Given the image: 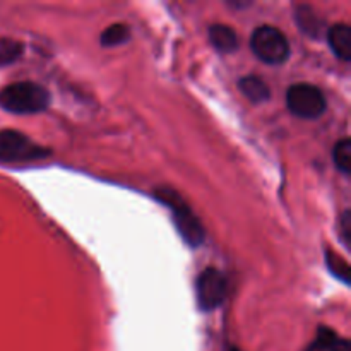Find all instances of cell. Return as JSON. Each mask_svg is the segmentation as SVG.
Returning <instances> with one entry per match:
<instances>
[{"mask_svg":"<svg viewBox=\"0 0 351 351\" xmlns=\"http://www.w3.org/2000/svg\"><path fill=\"white\" fill-rule=\"evenodd\" d=\"M50 103V93L36 82L24 81L5 86L0 91V108L10 113H40Z\"/></svg>","mask_w":351,"mask_h":351,"instance_id":"obj_1","label":"cell"},{"mask_svg":"<svg viewBox=\"0 0 351 351\" xmlns=\"http://www.w3.org/2000/svg\"><path fill=\"white\" fill-rule=\"evenodd\" d=\"M156 197L158 201L163 202L165 206L171 209L175 218V226L180 232L182 239L192 247H199L202 242H204V228H202L201 221H199L197 216L192 213V209L189 208L187 202L173 191V189L160 187L156 189Z\"/></svg>","mask_w":351,"mask_h":351,"instance_id":"obj_2","label":"cell"},{"mask_svg":"<svg viewBox=\"0 0 351 351\" xmlns=\"http://www.w3.org/2000/svg\"><path fill=\"white\" fill-rule=\"evenodd\" d=\"M254 55L264 64L280 65L290 57V43L287 36L274 26H259L250 36Z\"/></svg>","mask_w":351,"mask_h":351,"instance_id":"obj_3","label":"cell"},{"mask_svg":"<svg viewBox=\"0 0 351 351\" xmlns=\"http://www.w3.org/2000/svg\"><path fill=\"white\" fill-rule=\"evenodd\" d=\"M50 151L17 130H0V163H21L48 156Z\"/></svg>","mask_w":351,"mask_h":351,"instance_id":"obj_4","label":"cell"},{"mask_svg":"<svg viewBox=\"0 0 351 351\" xmlns=\"http://www.w3.org/2000/svg\"><path fill=\"white\" fill-rule=\"evenodd\" d=\"M288 110L305 120L319 119L326 112V98L317 86L295 84L287 93Z\"/></svg>","mask_w":351,"mask_h":351,"instance_id":"obj_5","label":"cell"},{"mask_svg":"<svg viewBox=\"0 0 351 351\" xmlns=\"http://www.w3.org/2000/svg\"><path fill=\"white\" fill-rule=\"evenodd\" d=\"M195 291H197L199 307L206 312L215 311L225 302L228 295V281L221 271L208 267L199 274Z\"/></svg>","mask_w":351,"mask_h":351,"instance_id":"obj_6","label":"cell"},{"mask_svg":"<svg viewBox=\"0 0 351 351\" xmlns=\"http://www.w3.org/2000/svg\"><path fill=\"white\" fill-rule=\"evenodd\" d=\"M328 43L339 60H351V27L348 24H335L328 31Z\"/></svg>","mask_w":351,"mask_h":351,"instance_id":"obj_7","label":"cell"},{"mask_svg":"<svg viewBox=\"0 0 351 351\" xmlns=\"http://www.w3.org/2000/svg\"><path fill=\"white\" fill-rule=\"evenodd\" d=\"M209 41L216 50L223 51V53H232L239 48V36H237L235 29L226 24H215L209 27Z\"/></svg>","mask_w":351,"mask_h":351,"instance_id":"obj_8","label":"cell"},{"mask_svg":"<svg viewBox=\"0 0 351 351\" xmlns=\"http://www.w3.org/2000/svg\"><path fill=\"white\" fill-rule=\"evenodd\" d=\"M307 351H351V348L346 338H341L329 328H319L317 338Z\"/></svg>","mask_w":351,"mask_h":351,"instance_id":"obj_9","label":"cell"},{"mask_svg":"<svg viewBox=\"0 0 351 351\" xmlns=\"http://www.w3.org/2000/svg\"><path fill=\"white\" fill-rule=\"evenodd\" d=\"M240 89L252 103H264L271 98V89L267 88L264 79L257 75H247L240 79Z\"/></svg>","mask_w":351,"mask_h":351,"instance_id":"obj_10","label":"cell"},{"mask_svg":"<svg viewBox=\"0 0 351 351\" xmlns=\"http://www.w3.org/2000/svg\"><path fill=\"white\" fill-rule=\"evenodd\" d=\"M295 19L300 24V29L304 31L307 36L312 38H321L322 36V21L319 19L317 14L311 9V7H298L297 16Z\"/></svg>","mask_w":351,"mask_h":351,"instance_id":"obj_11","label":"cell"},{"mask_svg":"<svg viewBox=\"0 0 351 351\" xmlns=\"http://www.w3.org/2000/svg\"><path fill=\"white\" fill-rule=\"evenodd\" d=\"M24 47L21 41L12 38H0V67L14 64L23 55Z\"/></svg>","mask_w":351,"mask_h":351,"instance_id":"obj_12","label":"cell"},{"mask_svg":"<svg viewBox=\"0 0 351 351\" xmlns=\"http://www.w3.org/2000/svg\"><path fill=\"white\" fill-rule=\"evenodd\" d=\"M332 160H335L336 168L341 173L350 175L351 173V139L345 137V139L338 141L332 151Z\"/></svg>","mask_w":351,"mask_h":351,"instance_id":"obj_13","label":"cell"},{"mask_svg":"<svg viewBox=\"0 0 351 351\" xmlns=\"http://www.w3.org/2000/svg\"><path fill=\"white\" fill-rule=\"evenodd\" d=\"M130 38V31L125 24H112L106 27L101 34L103 47H117V45L125 43Z\"/></svg>","mask_w":351,"mask_h":351,"instance_id":"obj_14","label":"cell"},{"mask_svg":"<svg viewBox=\"0 0 351 351\" xmlns=\"http://www.w3.org/2000/svg\"><path fill=\"white\" fill-rule=\"evenodd\" d=\"M326 261H328V267L338 280H341L345 285H350V266L343 257L335 254L332 250L326 252Z\"/></svg>","mask_w":351,"mask_h":351,"instance_id":"obj_15","label":"cell"},{"mask_svg":"<svg viewBox=\"0 0 351 351\" xmlns=\"http://www.w3.org/2000/svg\"><path fill=\"white\" fill-rule=\"evenodd\" d=\"M339 228H341L343 242H345L346 249H350V240H351V215H350L348 209H346V211L343 213L341 219H339Z\"/></svg>","mask_w":351,"mask_h":351,"instance_id":"obj_16","label":"cell"},{"mask_svg":"<svg viewBox=\"0 0 351 351\" xmlns=\"http://www.w3.org/2000/svg\"><path fill=\"white\" fill-rule=\"evenodd\" d=\"M228 351H242V350H239V348H230Z\"/></svg>","mask_w":351,"mask_h":351,"instance_id":"obj_17","label":"cell"}]
</instances>
